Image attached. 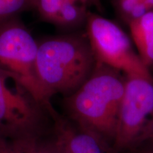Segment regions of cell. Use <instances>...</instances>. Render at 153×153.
Returning <instances> with one entry per match:
<instances>
[{"label": "cell", "mask_w": 153, "mask_h": 153, "mask_svg": "<svg viewBox=\"0 0 153 153\" xmlns=\"http://www.w3.org/2000/svg\"><path fill=\"white\" fill-rule=\"evenodd\" d=\"M12 139L0 133V153H9Z\"/></svg>", "instance_id": "9a60e30c"}, {"label": "cell", "mask_w": 153, "mask_h": 153, "mask_svg": "<svg viewBox=\"0 0 153 153\" xmlns=\"http://www.w3.org/2000/svg\"><path fill=\"white\" fill-rule=\"evenodd\" d=\"M85 26L86 35L97 62L123 72L125 75L152 76L134 51L128 36L116 23L89 12Z\"/></svg>", "instance_id": "277c9868"}, {"label": "cell", "mask_w": 153, "mask_h": 153, "mask_svg": "<svg viewBox=\"0 0 153 153\" xmlns=\"http://www.w3.org/2000/svg\"><path fill=\"white\" fill-rule=\"evenodd\" d=\"M135 148H153V116L128 149Z\"/></svg>", "instance_id": "5bb4252c"}, {"label": "cell", "mask_w": 153, "mask_h": 153, "mask_svg": "<svg viewBox=\"0 0 153 153\" xmlns=\"http://www.w3.org/2000/svg\"><path fill=\"white\" fill-rule=\"evenodd\" d=\"M88 5H94L97 7L99 10L101 9L100 0H88Z\"/></svg>", "instance_id": "e0dca14e"}, {"label": "cell", "mask_w": 153, "mask_h": 153, "mask_svg": "<svg viewBox=\"0 0 153 153\" xmlns=\"http://www.w3.org/2000/svg\"><path fill=\"white\" fill-rule=\"evenodd\" d=\"M38 134L13 138L9 153H60L55 139L45 143L40 140Z\"/></svg>", "instance_id": "9c48e42d"}, {"label": "cell", "mask_w": 153, "mask_h": 153, "mask_svg": "<svg viewBox=\"0 0 153 153\" xmlns=\"http://www.w3.org/2000/svg\"><path fill=\"white\" fill-rule=\"evenodd\" d=\"M38 43L22 22L15 18L0 24V72L14 82L45 111L51 101L44 94L36 74Z\"/></svg>", "instance_id": "3957f363"}, {"label": "cell", "mask_w": 153, "mask_h": 153, "mask_svg": "<svg viewBox=\"0 0 153 153\" xmlns=\"http://www.w3.org/2000/svg\"><path fill=\"white\" fill-rule=\"evenodd\" d=\"M65 1H72V2H76V3H80L82 4L87 6L88 5V0H65Z\"/></svg>", "instance_id": "ac0fdd59"}, {"label": "cell", "mask_w": 153, "mask_h": 153, "mask_svg": "<svg viewBox=\"0 0 153 153\" xmlns=\"http://www.w3.org/2000/svg\"><path fill=\"white\" fill-rule=\"evenodd\" d=\"M96 64L86 34L55 36L38 43L36 74L49 101L57 94L68 96L76 90L89 77Z\"/></svg>", "instance_id": "7a4b0ae2"}, {"label": "cell", "mask_w": 153, "mask_h": 153, "mask_svg": "<svg viewBox=\"0 0 153 153\" xmlns=\"http://www.w3.org/2000/svg\"><path fill=\"white\" fill-rule=\"evenodd\" d=\"M65 0H33V7L45 22L54 24Z\"/></svg>", "instance_id": "4fadbf2b"}, {"label": "cell", "mask_w": 153, "mask_h": 153, "mask_svg": "<svg viewBox=\"0 0 153 153\" xmlns=\"http://www.w3.org/2000/svg\"><path fill=\"white\" fill-rule=\"evenodd\" d=\"M7 79L0 72V133L10 138L39 133L43 108L24 91L11 90Z\"/></svg>", "instance_id": "8992f818"}, {"label": "cell", "mask_w": 153, "mask_h": 153, "mask_svg": "<svg viewBox=\"0 0 153 153\" xmlns=\"http://www.w3.org/2000/svg\"><path fill=\"white\" fill-rule=\"evenodd\" d=\"M138 56L147 68L153 66V10L128 24Z\"/></svg>", "instance_id": "ba28073f"}, {"label": "cell", "mask_w": 153, "mask_h": 153, "mask_svg": "<svg viewBox=\"0 0 153 153\" xmlns=\"http://www.w3.org/2000/svg\"><path fill=\"white\" fill-rule=\"evenodd\" d=\"M119 15L128 24L153 10V0H116Z\"/></svg>", "instance_id": "8fae6325"}, {"label": "cell", "mask_w": 153, "mask_h": 153, "mask_svg": "<svg viewBox=\"0 0 153 153\" xmlns=\"http://www.w3.org/2000/svg\"><path fill=\"white\" fill-rule=\"evenodd\" d=\"M33 0H0V24L33 7Z\"/></svg>", "instance_id": "7c38bea8"}, {"label": "cell", "mask_w": 153, "mask_h": 153, "mask_svg": "<svg viewBox=\"0 0 153 153\" xmlns=\"http://www.w3.org/2000/svg\"><path fill=\"white\" fill-rule=\"evenodd\" d=\"M126 76L111 153L128 150L153 116V77Z\"/></svg>", "instance_id": "5b68a950"}, {"label": "cell", "mask_w": 153, "mask_h": 153, "mask_svg": "<svg viewBox=\"0 0 153 153\" xmlns=\"http://www.w3.org/2000/svg\"><path fill=\"white\" fill-rule=\"evenodd\" d=\"M48 113L54 120L55 139L60 153H108L94 135L62 118L53 106Z\"/></svg>", "instance_id": "52a82bcc"}, {"label": "cell", "mask_w": 153, "mask_h": 153, "mask_svg": "<svg viewBox=\"0 0 153 153\" xmlns=\"http://www.w3.org/2000/svg\"><path fill=\"white\" fill-rule=\"evenodd\" d=\"M89 11L80 3L64 1L55 24L64 28H74L86 24Z\"/></svg>", "instance_id": "30bf717a"}, {"label": "cell", "mask_w": 153, "mask_h": 153, "mask_svg": "<svg viewBox=\"0 0 153 153\" xmlns=\"http://www.w3.org/2000/svg\"><path fill=\"white\" fill-rule=\"evenodd\" d=\"M121 153H153V148H130Z\"/></svg>", "instance_id": "2e32d148"}, {"label": "cell", "mask_w": 153, "mask_h": 153, "mask_svg": "<svg viewBox=\"0 0 153 153\" xmlns=\"http://www.w3.org/2000/svg\"><path fill=\"white\" fill-rule=\"evenodd\" d=\"M125 84L121 72L97 61L89 77L64 99L68 120L94 135L108 153H111Z\"/></svg>", "instance_id": "6da1fadb"}]
</instances>
